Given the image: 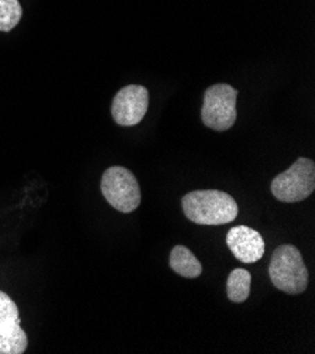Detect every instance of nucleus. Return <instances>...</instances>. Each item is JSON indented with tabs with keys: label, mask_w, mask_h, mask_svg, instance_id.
<instances>
[{
	"label": "nucleus",
	"mask_w": 315,
	"mask_h": 354,
	"mask_svg": "<svg viewBox=\"0 0 315 354\" xmlns=\"http://www.w3.org/2000/svg\"><path fill=\"white\" fill-rule=\"evenodd\" d=\"M186 216L204 226H219L236 219L239 207L236 201L226 192L217 189L192 191L183 198Z\"/></svg>",
	"instance_id": "obj_1"
},
{
	"label": "nucleus",
	"mask_w": 315,
	"mask_h": 354,
	"mask_svg": "<svg viewBox=\"0 0 315 354\" xmlns=\"http://www.w3.org/2000/svg\"><path fill=\"white\" fill-rule=\"evenodd\" d=\"M269 275L273 286L290 295H298L307 290L308 271L297 247L291 244L278 245L274 250Z\"/></svg>",
	"instance_id": "obj_2"
},
{
	"label": "nucleus",
	"mask_w": 315,
	"mask_h": 354,
	"mask_svg": "<svg viewBox=\"0 0 315 354\" xmlns=\"http://www.w3.org/2000/svg\"><path fill=\"white\" fill-rule=\"evenodd\" d=\"M315 189V164L308 158H298L271 183V194L276 199L294 203L307 199Z\"/></svg>",
	"instance_id": "obj_3"
},
{
	"label": "nucleus",
	"mask_w": 315,
	"mask_h": 354,
	"mask_svg": "<svg viewBox=\"0 0 315 354\" xmlns=\"http://www.w3.org/2000/svg\"><path fill=\"white\" fill-rule=\"evenodd\" d=\"M100 189L109 205L122 214H130L142 202V194H140L136 176L125 167L116 165L105 171Z\"/></svg>",
	"instance_id": "obj_4"
},
{
	"label": "nucleus",
	"mask_w": 315,
	"mask_h": 354,
	"mask_svg": "<svg viewBox=\"0 0 315 354\" xmlns=\"http://www.w3.org/2000/svg\"><path fill=\"white\" fill-rule=\"evenodd\" d=\"M237 91L228 84L209 86L204 93L202 123L215 131L229 130L236 122Z\"/></svg>",
	"instance_id": "obj_5"
},
{
	"label": "nucleus",
	"mask_w": 315,
	"mask_h": 354,
	"mask_svg": "<svg viewBox=\"0 0 315 354\" xmlns=\"http://www.w3.org/2000/svg\"><path fill=\"white\" fill-rule=\"evenodd\" d=\"M149 109V91L142 85L122 88L112 102V118L119 126H136Z\"/></svg>",
	"instance_id": "obj_6"
},
{
	"label": "nucleus",
	"mask_w": 315,
	"mask_h": 354,
	"mask_svg": "<svg viewBox=\"0 0 315 354\" xmlns=\"http://www.w3.org/2000/svg\"><path fill=\"white\" fill-rule=\"evenodd\" d=\"M226 244L232 254L244 264H253L259 261L266 244L262 234L248 226H235L226 234Z\"/></svg>",
	"instance_id": "obj_7"
},
{
	"label": "nucleus",
	"mask_w": 315,
	"mask_h": 354,
	"mask_svg": "<svg viewBox=\"0 0 315 354\" xmlns=\"http://www.w3.org/2000/svg\"><path fill=\"white\" fill-rule=\"evenodd\" d=\"M170 267L184 278H197L202 272L201 263L184 245H176L171 250Z\"/></svg>",
	"instance_id": "obj_8"
},
{
	"label": "nucleus",
	"mask_w": 315,
	"mask_h": 354,
	"mask_svg": "<svg viewBox=\"0 0 315 354\" xmlns=\"http://www.w3.org/2000/svg\"><path fill=\"white\" fill-rule=\"evenodd\" d=\"M251 284L252 275L249 271L243 268L233 270L226 282L228 298L236 304L244 302L251 295Z\"/></svg>",
	"instance_id": "obj_9"
},
{
	"label": "nucleus",
	"mask_w": 315,
	"mask_h": 354,
	"mask_svg": "<svg viewBox=\"0 0 315 354\" xmlns=\"http://www.w3.org/2000/svg\"><path fill=\"white\" fill-rule=\"evenodd\" d=\"M20 322L17 305L8 294L0 291V335L13 330Z\"/></svg>",
	"instance_id": "obj_10"
},
{
	"label": "nucleus",
	"mask_w": 315,
	"mask_h": 354,
	"mask_svg": "<svg viewBox=\"0 0 315 354\" xmlns=\"http://www.w3.org/2000/svg\"><path fill=\"white\" fill-rule=\"evenodd\" d=\"M27 344V335L21 325H17L10 332L0 335V354H23Z\"/></svg>",
	"instance_id": "obj_11"
},
{
	"label": "nucleus",
	"mask_w": 315,
	"mask_h": 354,
	"mask_svg": "<svg viewBox=\"0 0 315 354\" xmlns=\"http://www.w3.org/2000/svg\"><path fill=\"white\" fill-rule=\"evenodd\" d=\"M23 16L19 0H0V31L13 30Z\"/></svg>",
	"instance_id": "obj_12"
}]
</instances>
